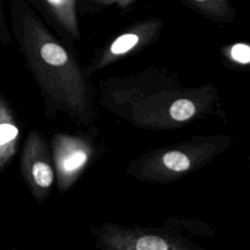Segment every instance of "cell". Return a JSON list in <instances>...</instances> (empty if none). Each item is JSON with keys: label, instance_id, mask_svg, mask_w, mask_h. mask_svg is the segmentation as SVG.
I'll list each match as a JSON object with an SVG mask.
<instances>
[{"label": "cell", "instance_id": "6da1fadb", "mask_svg": "<svg viewBox=\"0 0 250 250\" xmlns=\"http://www.w3.org/2000/svg\"><path fill=\"white\" fill-rule=\"evenodd\" d=\"M43 60L52 65H62L67 61L65 51L55 43L45 44L41 49Z\"/></svg>", "mask_w": 250, "mask_h": 250}, {"label": "cell", "instance_id": "7a4b0ae2", "mask_svg": "<svg viewBox=\"0 0 250 250\" xmlns=\"http://www.w3.org/2000/svg\"><path fill=\"white\" fill-rule=\"evenodd\" d=\"M194 111H195V108L193 104L190 101L185 100V99L176 101L172 104L170 109L172 117L179 121L188 119L193 115Z\"/></svg>", "mask_w": 250, "mask_h": 250}, {"label": "cell", "instance_id": "3957f363", "mask_svg": "<svg viewBox=\"0 0 250 250\" xmlns=\"http://www.w3.org/2000/svg\"><path fill=\"white\" fill-rule=\"evenodd\" d=\"M164 164L171 170L184 171L189 167V159L180 151H169L163 156Z\"/></svg>", "mask_w": 250, "mask_h": 250}, {"label": "cell", "instance_id": "277c9868", "mask_svg": "<svg viewBox=\"0 0 250 250\" xmlns=\"http://www.w3.org/2000/svg\"><path fill=\"white\" fill-rule=\"evenodd\" d=\"M35 182L43 188L49 187L53 182V171L49 165L44 162H37L32 168Z\"/></svg>", "mask_w": 250, "mask_h": 250}, {"label": "cell", "instance_id": "5b68a950", "mask_svg": "<svg viewBox=\"0 0 250 250\" xmlns=\"http://www.w3.org/2000/svg\"><path fill=\"white\" fill-rule=\"evenodd\" d=\"M136 248L138 250H167L168 244L156 235H146L138 240Z\"/></svg>", "mask_w": 250, "mask_h": 250}, {"label": "cell", "instance_id": "8992f818", "mask_svg": "<svg viewBox=\"0 0 250 250\" xmlns=\"http://www.w3.org/2000/svg\"><path fill=\"white\" fill-rule=\"evenodd\" d=\"M138 42V36L135 34H124L118 37L111 46L113 54H122L133 48Z\"/></svg>", "mask_w": 250, "mask_h": 250}, {"label": "cell", "instance_id": "52a82bcc", "mask_svg": "<svg viewBox=\"0 0 250 250\" xmlns=\"http://www.w3.org/2000/svg\"><path fill=\"white\" fill-rule=\"evenodd\" d=\"M87 159L86 153L82 150H78L73 152L68 158H66L63 162V167L65 170H74L81 166Z\"/></svg>", "mask_w": 250, "mask_h": 250}, {"label": "cell", "instance_id": "ba28073f", "mask_svg": "<svg viewBox=\"0 0 250 250\" xmlns=\"http://www.w3.org/2000/svg\"><path fill=\"white\" fill-rule=\"evenodd\" d=\"M231 56L240 62H250V47L244 44H236L231 49Z\"/></svg>", "mask_w": 250, "mask_h": 250}, {"label": "cell", "instance_id": "9c48e42d", "mask_svg": "<svg viewBox=\"0 0 250 250\" xmlns=\"http://www.w3.org/2000/svg\"><path fill=\"white\" fill-rule=\"evenodd\" d=\"M0 133V144L4 145L16 138L18 135V129L11 124H2Z\"/></svg>", "mask_w": 250, "mask_h": 250}, {"label": "cell", "instance_id": "30bf717a", "mask_svg": "<svg viewBox=\"0 0 250 250\" xmlns=\"http://www.w3.org/2000/svg\"><path fill=\"white\" fill-rule=\"evenodd\" d=\"M51 4L57 6V7H62L64 5H66L69 1L71 0H48Z\"/></svg>", "mask_w": 250, "mask_h": 250}, {"label": "cell", "instance_id": "8fae6325", "mask_svg": "<svg viewBox=\"0 0 250 250\" xmlns=\"http://www.w3.org/2000/svg\"><path fill=\"white\" fill-rule=\"evenodd\" d=\"M197 1H203V0H197Z\"/></svg>", "mask_w": 250, "mask_h": 250}]
</instances>
